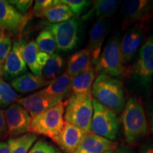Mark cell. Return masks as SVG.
Instances as JSON below:
<instances>
[{"label": "cell", "mask_w": 153, "mask_h": 153, "mask_svg": "<svg viewBox=\"0 0 153 153\" xmlns=\"http://www.w3.org/2000/svg\"><path fill=\"white\" fill-rule=\"evenodd\" d=\"M37 139L38 135L31 133L11 137L7 141L10 146V153H28Z\"/></svg>", "instance_id": "cell-25"}, {"label": "cell", "mask_w": 153, "mask_h": 153, "mask_svg": "<svg viewBox=\"0 0 153 153\" xmlns=\"http://www.w3.org/2000/svg\"><path fill=\"white\" fill-rule=\"evenodd\" d=\"M12 43L9 36L3 35L0 36V65H2L4 61L10 53Z\"/></svg>", "instance_id": "cell-31"}, {"label": "cell", "mask_w": 153, "mask_h": 153, "mask_svg": "<svg viewBox=\"0 0 153 153\" xmlns=\"http://www.w3.org/2000/svg\"><path fill=\"white\" fill-rule=\"evenodd\" d=\"M121 123L128 144L137 142L148 134V124L145 110L135 97H131L126 103L122 111Z\"/></svg>", "instance_id": "cell-3"}, {"label": "cell", "mask_w": 153, "mask_h": 153, "mask_svg": "<svg viewBox=\"0 0 153 153\" xmlns=\"http://www.w3.org/2000/svg\"><path fill=\"white\" fill-rule=\"evenodd\" d=\"M152 89H153V82H152Z\"/></svg>", "instance_id": "cell-42"}, {"label": "cell", "mask_w": 153, "mask_h": 153, "mask_svg": "<svg viewBox=\"0 0 153 153\" xmlns=\"http://www.w3.org/2000/svg\"><path fill=\"white\" fill-rule=\"evenodd\" d=\"M104 153H114V151H108V152H106Z\"/></svg>", "instance_id": "cell-41"}, {"label": "cell", "mask_w": 153, "mask_h": 153, "mask_svg": "<svg viewBox=\"0 0 153 153\" xmlns=\"http://www.w3.org/2000/svg\"><path fill=\"white\" fill-rule=\"evenodd\" d=\"M107 33L108 24L106 19H98L89 32V39L87 46V48L90 52L92 65H95L101 54L103 43Z\"/></svg>", "instance_id": "cell-16"}, {"label": "cell", "mask_w": 153, "mask_h": 153, "mask_svg": "<svg viewBox=\"0 0 153 153\" xmlns=\"http://www.w3.org/2000/svg\"><path fill=\"white\" fill-rule=\"evenodd\" d=\"M119 128L120 121L116 113L93 99L91 133L115 141Z\"/></svg>", "instance_id": "cell-7"}, {"label": "cell", "mask_w": 153, "mask_h": 153, "mask_svg": "<svg viewBox=\"0 0 153 153\" xmlns=\"http://www.w3.org/2000/svg\"><path fill=\"white\" fill-rule=\"evenodd\" d=\"M8 135L4 111L0 108V140L5 138Z\"/></svg>", "instance_id": "cell-34"}, {"label": "cell", "mask_w": 153, "mask_h": 153, "mask_svg": "<svg viewBox=\"0 0 153 153\" xmlns=\"http://www.w3.org/2000/svg\"><path fill=\"white\" fill-rule=\"evenodd\" d=\"M95 78L96 73L93 65L85 72L72 77L71 85L72 94L91 92Z\"/></svg>", "instance_id": "cell-22"}, {"label": "cell", "mask_w": 153, "mask_h": 153, "mask_svg": "<svg viewBox=\"0 0 153 153\" xmlns=\"http://www.w3.org/2000/svg\"><path fill=\"white\" fill-rule=\"evenodd\" d=\"M53 6V0H36L33 7V12L34 14L48 9Z\"/></svg>", "instance_id": "cell-33"}, {"label": "cell", "mask_w": 153, "mask_h": 153, "mask_svg": "<svg viewBox=\"0 0 153 153\" xmlns=\"http://www.w3.org/2000/svg\"><path fill=\"white\" fill-rule=\"evenodd\" d=\"M8 2L14 7L21 14L26 15L30 10L33 1L32 0H11L8 1Z\"/></svg>", "instance_id": "cell-32"}, {"label": "cell", "mask_w": 153, "mask_h": 153, "mask_svg": "<svg viewBox=\"0 0 153 153\" xmlns=\"http://www.w3.org/2000/svg\"><path fill=\"white\" fill-rule=\"evenodd\" d=\"M123 74L141 92L150 94L153 82V35L141 45L136 60L126 69Z\"/></svg>", "instance_id": "cell-1"}, {"label": "cell", "mask_w": 153, "mask_h": 153, "mask_svg": "<svg viewBox=\"0 0 153 153\" xmlns=\"http://www.w3.org/2000/svg\"><path fill=\"white\" fill-rule=\"evenodd\" d=\"M50 57V55L47 54V53L41 52L40 51L38 54V62L40 65V66L42 67L43 69V67L45 65L46 62H48Z\"/></svg>", "instance_id": "cell-36"}, {"label": "cell", "mask_w": 153, "mask_h": 153, "mask_svg": "<svg viewBox=\"0 0 153 153\" xmlns=\"http://www.w3.org/2000/svg\"><path fill=\"white\" fill-rule=\"evenodd\" d=\"M120 41L118 36H114L105 45L94 67L96 76L99 73L108 74L116 78L123 75L126 68L122 60Z\"/></svg>", "instance_id": "cell-6"}, {"label": "cell", "mask_w": 153, "mask_h": 153, "mask_svg": "<svg viewBox=\"0 0 153 153\" xmlns=\"http://www.w3.org/2000/svg\"><path fill=\"white\" fill-rule=\"evenodd\" d=\"M147 33L145 24H136L129 28L120 41V48L124 65L131 63L138 52Z\"/></svg>", "instance_id": "cell-10"}, {"label": "cell", "mask_w": 153, "mask_h": 153, "mask_svg": "<svg viewBox=\"0 0 153 153\" xmlns=\"http://www.w3.org/2000/svg\"><path fill=\"white\" fill-rule=\"evenodd\" d=\"M92 66L90 52L87 48L74 53L69 57L66 72L71 77L85 72Z\"/></svg>", "instance_id": "cell-19"}, {"label": "cell", "mask_w": 153, "mask_h": 153, "mask_svg": "<svg viewBox=\"0 0 153 153\" xmlns=\"http://www.w3.org/2000/svg\"><path fill=\"white\" fill-rule=\"evenodd\" d=\"M1 65H0V68H1Z\"/></svg>", "instance_id": "cell-43"}, {"label": "cell", "mask_w": 153, "mask_h": 153, "mask_svg": "<svg viewBox=\"0 0 153 153\" xmlns=\"http://www.w3.org/2000/svg\"><path fill=\"white\" fill-rule=\"evenodd\" d=\"M58 4H64L68 6L73 12L74 16H77L82 14L86 8L91 4V1H86V0H54L53 1V6Z\"/></svg>", "instance_id": "cell-29"}, {"label": "cell", "mask_w": 153, "mask_h": 153, "mask_svg": "<svg viewBox=\"0 0 153 153\" xmlns=\"http://www.w3.org/2000/svg\"><path fill=\"white\" fill-rule=\"evenodd\" d=\"M3 35H4V34L3 32H1V30H0V36H3Z\"/></svg>", "instance_id": "cell-40"}, {"label": "cell", "mask_w": 153, "mask_h": 153, "mask_svg": "<svg viewBox=\"0 0 153 153\" xmlns=\"http://www.w3.org/2000/svg\"><path fill=\"white\" fill-rule=\"evenodd\" d=\"M72 79L65 71L53 80L49 85L41 89V91L48 94L63 96L65 97V95L68 94L71 91Z\"/></svg>", "instance_id": "cell-24"}, {"label": "cell", "mask_w": 153, "mask_h": 153, "mask_svg": "<svg viewBox=\"0 0 153 153\" xmlns=\"http://www.w3.org/2000/svg\"><path fill=\"white\" fill-rule=\"evenodd\" d=\"M27 18L8 1L0 0V30L18 35L22 31Z\"/></svg>", "instance_id": "cell-13"}, {"label": "cell", "mask_w": 153, "mask_h": 153, "mask_svg": "<svg viewBox=\"0 0 153 153\" xmlns=\"http://www.w3.org/2000/svg\"><path fill=\"white\" fill-rule=\"evenodd\" d=\"M0 153H10V146L8 142H0Z\"/></svg>", "instance_id": "cell-38"}, {"label": "cell", "mask_w": 153, "mask_h": 153, "mask_svg": "<svg viewBox=\"0 0 153 153\" xmlns=\"http://www.w3.org/2000/svg\"><path fill=\"white\" fill-rule=\"evenodd\" d=\"M139 153H153V139H150L143 143L140 148Z\"/></svg>", "instance_id": "cell-35"}, {"label": "cell", "mask_w": 153, "mask_h": 153, "mask_svg": "<svg viewBox=\"0 0 153 153\" xmlns=\"http://www.w3.org/2000/svg\"><path fill=\"white\" fill-rule=\"evenodd\" d=\"M64 119L67 123L91 133L93 116V98L91 92L72 94L66 101Z\"/></svg>", "instance_id": "cell-4"}, {"label": "cell", "mask_w": 153, "mask_h": 153, "mask_svg": "<svg viewBox=\"0 0 153 153\" xmlns=\"http://www.w3.org/2000/svg\"><path fill=\"white\" fill-rule=\"evenodd\" d=\"M28 153H62L56 147L43 140H38L30 148Z\"/></svg>", "instance_id": "cell-30"}, {"label": "cell", "mask_w": 153, "mask_h": 153, "mask_svg": "<svg viewBox=\"0 0 153 153\" xmlns=\"http://www.w3.org/2000/svg\"><path fill=\"white\" fill-rule=\"evenodd\" d=\"M36 43L40 51L50 55L54 54L57 49L54 36L52 32L48 30H44L38 34L36 39Z\"/></svg>", "instance_id": "cell-27"}, {"label": "cell", "mask_w": 153, "mask_h": 153, "mask_svg": "<svg viewBox=\"0 0 153 153\" xmlns=\"http://www.w3.org/2000/svg\"><path fill=\"white\" fill-rule=\"evenodd\" d=\"M24 43L23 40H16L4 62L3 72L7 79H14L27 71V66L22 55V45Z\"/></svg>", "instance_id": "cell-14"}, {"label": "cell", "mask_w": 153, "mask_h": 153, "mask_svg": "<svg viewBox=\"0 0 153 153\" xmlns=\"http://www.w3.org/2000/svg\"><path fill=\"white\" fill-rule=\"evenodd\" d=\"M91 92L94 99L116 114L123 111L126 103L125 91L122 82L117 78L104 73L98 74Z\"/></svg>", "instance_id": "cell-2"}, {"label": "cell", "mask_w": 153, "mask_h": 153, "mask_svg": "<svg viewBox=\"0 0 153 153\" xmlns=\"http://www.w3.org/2000/svg\"><path fill=\"white\" fill-rule=\"evenodd\" d=\"M4 116L9 136L16 137L29 133L31 116L21 105L11 104L6 109Z\"/></svg>", "instance_id": "cell-11"}, {"label": "cell", "mask_w": 153, "mask_h": 153, "mask_svg": "<svg viewBox=\"0 0 153 153\" xmlns=\"http://www.w3.org/2000/svg\"><path fill=\"white\" fill-rule=\"evenodd\" d=\"M149 116H150V133L153 135V102L151 105L150 109L148 111Z\"/></svg>", "instance_id": "cell-39"}, {"label": "cell", "mask_w": 153, "mask_h": 153, "mask_svg": "<svg viewBox=\"0 0 153 153\" xmlns=\"http://www.w3.org/2000/svg\"><path fill=\"white\" fill-rule=\"evenodd\" d=\"M116 141L89 133L74 153H104L118 148Z\"/></svg>", "instance_id": "cell-17"}, {"label": "cell", "mask_w": 153, "mask_h": 153, "mask_svg": "<svg viewBox=\"0 0 153 153\" xmlns=\"http://www.w3.org/2000/svg\"><path fill=\"white\" fill-rule=\"evenodd\" d=\"M20 99V96L9 84L0 78V108H8Z\"/></svg>", "instance_id": "cell-28"}, {"label": "cell", "mask_w": 153, "mask_h": 153, "mask_svg": "<svg viewBox=\"0 0 153 153\" xmlns=\"http://www.w3.org/2000/svg\"><path fill=\"white\" fill-rule=\"evenodd\" d=\"M52 82L43 76H39L30 72H26L11 81V86L17 92L26 94L47 87Z\"/></svg>", "instance_id": "cell-18"}, {"label": "cell", "mask_w": 153, "mask_h": 153, "mask_svg": "<svg viewBox=\"0 0 153 153\" xmlns=\"http://www.w3.org/2000/svg\"><path fill=\"white\" fill-rule=\"evenodd\" d=\"M93 7L90 10L82 16L83 20L96 16L97 18L106 19L111 16L115 11L117 10L118 6L120 5L119 0H98L91 1Z\"/></svg>", "instance_id": "cell-21"}, {"label": "cell", "mask_w": 153, "mask_h": 153, "mask_svg": "<svg viewBox=\"0 0 153 153\" xmlns=\"http://www.w3.org/2000/svg\"><path fill=\"white\" fill-rule=\"evenodd\" d=\"M63 99V96L48 94L40 90L26 97L20 98L16 102L24 107L31 117H33L62 103Z\"/></svg>", "instance_id": "cell-12"}, {"label": "cell", "mask_w": 153, "mask_h": 153, "mask_svg": "<svg viewBox=\"0 0 153 153\" xmlns=\"http://www.w3.org/2000/svg\"><path fill=\"white\" fill-rule=\"evenodd\" d=\"M114 153H135L133 149L124 145H118V148L114 151Z\"/></svg>", "instance_id": "cell-37"}, {"label": "cell", "mask_w": 153, "mask_h": 153, "mask_svg": "<svg viewBox=\"0 0 153 153\" xmlns=\"http://www.w3.org/2000/svg\"><path fill=\"white\" fill-rule=\"evenodd\" d=\"M89 133L65 122L60 133L53 140L65 153H74Z\"/></svg>", "instance_id": "cell-15"}, {"label": "cell", "mask_w": 153, "mask_h": 153, "mask_svg": "<svg viewBox=\"0 0 153 153\" xmlns=\"http://www.w3.org/2000/svg\"><path fill=\"white\" fill-rule=\"evenodd\" d=\"M40 52L36 41H30L27 43H24L22 45V55L32 73L39 76H42L43 68L40 66L38 62V54Z\"/></svg>", "instance_id": "cell-23"}, {"label": "cell", "mask_w": 153, "mask_h": 153, "mask_svg": "<svg viewBox=\"0 0 153 153\" xmlns=\"http://www.w3.org/2000/svg\"><path fill=\"white\" fill-rule=\"evenodd\" d=\"M122 28L126 29L136 24H144L153 18L152 0H127L123 4Z\"/></svg>", "instance_id": "cell-9"}, {"label": "cell", "mask_w": 153, "mask_h": 153, "mask_svg": "<svg viewBox=\"0 0 153 153\" xmlns=\"http://www.w3.org/2000/svg\"><path fill=\"white\" fill-rule=\"evenodd\" d=\"M66 102H62L46 111L31 117L29 133L54 139L64 127Z\"/></svg>", "instance_id": "cell-5"}, {"label": "cell", "mask_w": 153, "mask_h": 153, "mask_svg": "<svg viewBox=\"0 0 153 153\" xmlns=\"http://www.w3.org/2000/svg\"><path fill=\"white\" fill-rule=\"evenodd\" d=\"M65 66V60L60 55L54 53L50 55L45 65L43 67L42 76L45 79L53 81L60 74Z\"/></svg>", "instance_id": "cell-26"}, {"label": "cell", "mask_w": 153, "mask_h": 153, "mask_svg": "<svg viewBox=\"0 0 153 153\" xmlns=\"http://www.w3.org/2000/svg\"><path fill=\"white\" fill-rule=\"evenodd\" d=\"M34 14L37 17L47 19L50 24L65 22L74 17L73 12L70 7L64 4H58Z\"/></svg>", "instance_id": "cell-20"}, {"label": "cell", "mask_w": 153, "mask_h": 153, "mask_svg": "<svg viewBox=\"0 0 153 153\" xmlns=\"http://www.w3.org/2000/svg\"><path fill=\"white\" fill-rule=\"evenodd\" d=\"M43 27L51 31L56 41L57 49L68 52L76 47L79 40V21L74 16L67 22L58 24L43 23Z\"/></svg>", "instance_id": "cell-8"}]
</instances>
